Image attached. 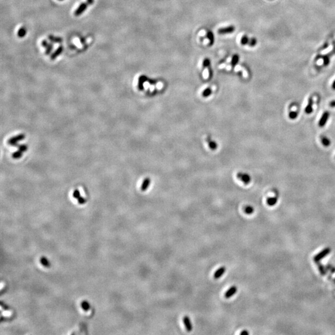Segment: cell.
Instances as JSON below:
<instances>
[{
    "instance_id": "1",
    "label": "cell",
    "mask_w": 335,
    "mask_h": 335,
    "mask_svg": "<svg viewBox=\"0 0 335 335\" xmlns=\"http://www.w3.org/2000/svg\"><path fill=\"white\" fill-rule=\"evenodd\" d=\"M331 251V249L330 248H326L324 249H323L322 251H320L318 254H316L314 257L313 258V261L315 262H320V260H321L322 259H323L324 258H325L327 255L329 254L330 253Z\"/></svg>"
},
{
    "instance_id": "2",
    "label": "cell",
    "mask_w": 335,
    "mask_h": 335,
    "mask_svg": "<svg viewBox=\"0 0 335 335\" xmlns=\"http://www.w3.org/2000/svg\"><path fill=\"white\" fill-rule=\"evenodd\" d=\"M25 139V135L24 134H19L15 137H13L8 140V144L12 146H17V142L21 141Z\"/></svg>"
},
{
    "instance_id": "3",
    "label": "cell",
    "mask_w": 335,
    "mask_h": 335,
    "mask_svg": "<svg viewBox=\"0 0 335 335\" xmlns=\"http://www.w3.org/2000/svg\"><path fill=\"white\" fill-rule=\"evenodd\" d=\"M236 177L240 180H241L245 185H248L251 182V177L249 174L246 173H238L236 174Z\"/></svg>"
},
{
    "instance_id": "4",
    "label": "cell",
    "mask_w": 335,
    "mask_h": 335,
    "mask_svg": "<svg viewBox=\"0 0 335 335\" xmlns=\"http://www.w3.org/2000/svg\"><path fill=\"white\" fill-rule=\"evenodd\" d=\"M329 117H330V113H329V112H328V111L324 112V113L322 114V116H321L320 119L319 121V122H318L319 127H323L326 125L328 119H329Z\"/></svg>"
},
{
    "instance_id": "5",
    "label": "cell",
    "mask_w": 335,
    "mask_h": 335,
    "mask_svg": "<svg viewBox=\"0 0 335 335\" xmlns=\"http://www.w3.org/2000/svg\"><path fill=\"white\" fill-rule=\"evenodd\" d=\"M235 31V27L234 25H230L226 28H220L218 30V33L219 34H232Z\"/></svg>"
},
{
    "instance_id": "6",
    "label": "cell",
    "mask_w": 335,
    "mask_h": 335,
    "mask_svg": "<svg viewBox=\"0 0 335 335\" xmlns=\"http://www.w3.org/2000/svg\"><path fill=\"white\" fill-rule=\"evenodd\" d=\"M88 8V3H82L80 4V5L78 6V8L76 9V11L74 12V15L76 16H80L81 15H82L83 12L86 11V9Z\"/></svg>"
},
{
    "instance_id": "7",
    "label": "cell",
    "mask_w": 335,
    "mask_h": 335,
    "mask_svg": "<svg viewBox=\"0 0 335 335\" xmlns=\"http://www.w3.org/2000/svg\"><path fill=\"white\" fill-rule=\"evenodd\" d=\"M182 321L186 327V330L188 332L191 331L193 330V325L190 318L188 316H185L182 318Z\"/></svg>"
},
{
    "instance_id": "8",
    "label": "cell",
    "mask_w": 335,
    "mask_h": 335,
    "mask_svg": "<svg viewBox=\"0 0 335 335\" xmlns=\"http://www.w3.org/2000/svg\"><path fill=\"white\" fill-rule=\"evenodd\" d=\"M313 99L312 97H310L308 100V104L305 108V113L307 114H310L313 113Z\"/></svg>"
},
{
    "instance_id": "9",
    "label": "cell",
    "mask_w": 335,
    "mask_h": 335,
    "mask_svg": "<svg viewBox=\"0 0 335 335\" xmlns=\"http://www.w3.org/2000/svg\"><path fill=\"white\" fill-rule=\"evenodd\" d=\"M225 271H226V267L225 266L220 267L215 272V273L214 274V279H218L220 278L222 276V275L225 274Z\"/></svg>"
},
{
    "instance_id": "10",
    "label": "cell",
    "mask_w": 335,
    "mask_h": 335,
    "mask_svg": "<svg viewBox=\"0 0 335 335\" xmlns=\"http://www.w3.org/2000/svg\"><path fill=\"white\" fill-rule=\"evenodd\" d=\"M237 292V287L236 286H233L232 287H231L230 288H229V289L226 292V293L225 294V297L226 299H229L232 297V296L236 293Z\"/></svg>"
},
{
    "instance_id": "11",
    "label": "cell",
    "mask_w": 335,
    "mask_h": 335,
    "mask_svg": "<svg viewBox=\"0 0 335 335\" xmlns=\"http://www.w3.org/2000/svg\"><path fill=\"white\" fill-rule=\"evenodd\" d=\"M148 81V78L145 75H141L139 78V82H138V88L140 90H143L144 89L143 84L145 81Z\"/></svg>"
},
{
    "instance_id": "12",
    "label": "cell",
    "mask_w": 335,
    "mask_h": 335,
    "mask_svg": "<svg viewBox=\"0 0 335 335\" xmlns=\"http://www.w3.org/2000/svg\"><path fill=\"white\" fill-rule=\"evenodd\" d=\"M63 50V46H62V45L59 46V47H58V49L54 52L53 54H52L51 55V56H50V59H51V60H55V59H56V58H57V57H58L59 55L62 54Z\"/></svg>"
},
{
    "instance_id": "13",
    "label": "cell",
    "mask_w": 335,
    "mask_h": 335,
    "mask_svg": "<svg viewBox=\"0 0 335 335\" xmlns=\"http://www.w3.org/2000/svg\"><path fill=\"white\" fill-rule=\"evenodd\" d=\"M207 37L209 41V46H212L214 44V34L211 31H208L207 32Z\"/></svg>"
},
{
    "instance_id": "14",
    "label": "cell",
    "mask_w": 335,
    "mask_h": 335,
    "mask_svg": "<svg viewBox=\"0 0 335 335\" xmlns=\"http://www.w3.org/2000/svg\"><path fill=\"white\" fill-rule=\"evenodd\" d=\"M206 141L208 143V145H209V147L211 148L212 150H215L217 148V144L215 142V141H213L211 139V138L209 136L207 137Z\"/></svg>"
},
{
    "instance_id": "15",
    "label": "cell",
    "mask_w": 335,
    "mask_h": 335,
    "mask_svg": "<svg viewBox=\"0 0 335 335\" xmlns=\"http://www.w3.org/2000/svg\"><path fill=\"white\" fill-rule=\"evenodd\" d=\"M320 139H321V143H322L325 147H329L331 145V141L329 139H328V137H326L325 136H321Z\"/></svg>"
},
{
    "instance_id": "16",
    "label": "cell",
    "mask_w": 335,
    "mask_h": 335,
    "mask_svg": "<svg viewBox=\"0 0 335 335\" xmlns=\"http://www.w3.org/2000/svg\"><path fill=\"white\" fill-rule=\"evenodd\" d=\"M267 204L269 206H274L278 202L277 197H273V198H269L266 200Z\"/></svg>"
},
{
    "instance_id": "17",
    "label": "cell",
    "mask_w": 335,
    "mask_h": 335,
    "mask_svg": "<svg viewBox=\"0 0 335 335\" xmlns=\"http://www.w3.org/2000/svg\"><path fill=\"white\" fill-rule=\"evenodd\" d=\"M150 185V178H146L144 179L142 186H141V189L143 191H145V190L148 189V187H149Z\"/></svg>"
},
{
    "instance_id": "18",
    "label": "cell",
    "mask_w": 335,
    "mask_h": 335,
    "mask_svg": "<svg viewBox=\"0 0 335 335\" xmlns=\"http://www.w3.org/2000/svg\"><path fill=\"white\" fill-rule=\"evenodd\" d=\"M48 38L52 42H54V43H62V41H63V39L61 37H55V36H52V35L49 36Z\"/></svg>"
},
{
    "instance_id": "19",
    "label": "cell",
    "mask_w": 335,
    "mask_h": 335,
    "mask_svg": "<svg viewBox=\"0 0 335 335\" xmlns=\"http://www.w3.org/2000/svg\"><path fill=\"white\" fill-rule=\"evenodd\" d=\"M317 267L318 268V270H319L320 274L322 275H325L326 274V267L322 264H321L320 262H317Z\"/></svg>"
},
{
    "instance_id": "20",
    "label": "cell",
    "mask_w": 335,
    "mask_h": 335,
    "mask_svg": "<svg viewBox=\"0 0 335 335\" xmlns=\"http://www.w3.org/2000/svg\"><path fill=\"white\" fill-rule=\"evenodd\" d=\"M27 34V30L24 27L21 28L17 31V36L20 38L24 37Z\"/></svg>"
},
{
    "instance_id": "21",
    "label": "cell",
    "mask_w": 335,
    "mask_h": 335,
    "mask_svg": "<svg viewBox=\"0 0 335 335\" xmlns=\"http://www.w3.org/2000/svg\"><path fill=\"white\" fill-rule=\"evenodd\" d=\"M239 60H240L239 55H237V54H235V55L233 56L232 59V61H231V64H232V67H235L236 65L238 64V62H239Z\"/></svg>"
},
{
    "instance_id": "22",
    "label": "cell",
    "mask_w": 335,
    "mask_h": 335,
    "mask_svg": "<svg viewBox=\"0 0 335 335\" xmlns=\"http://www.w3.org/2000/svg\"><path fill=\"white\" fill-rule=\"evenodd\" d=\"M249 40H250V39H249L246 35H244L243 36H242L241 39V41H240L241 44L243 45H248Z\"/></svg>"
},
{
    "instance_id": "23",
    "label": "cell",
    "mask_w": 335,
    "mask_h": 335,
    "mask_svg": "<svg viewBox=\"0 0 335 335\" xmlns=\"http://www.w3.org/2000/svg\"><path fill=\"white\" fill-rule=\"evenodd\" d=\"M244 212L248 215L252 214L254 212V208L251 206H246L244 207Z\"/></svg>"
},
{
    "instance_id": "24",
    "label": "cell",
    "mask_w": 335,
    "mask_h": 335,
    "mask_svg": "<svg viewBox=\"0 0 335 335\" xmlns=\"http://www.w3.org/2000/svg\"><path fill=\"white\" fill-rule=\"evenodd\" d=\"M41 264H42L44 266H45V267H49L50 266V263L49 262V260H48L47 258H45V257L41 258Z\"/></svg>"
},
{
    "instance_id": "25",
    "label": "cell",
    "mask_w": 335,
    "mask_h": 335,
    "mask_svg": "<svg viewBox=\"0 0 335 335\" xmlns=\"http://www.w3.org/2000/svg\"><path fill=\"white\" fill-rule=\"evenodd\" d=\"M212 93V89L211 88H207L202 92V96H203L204 97H207V96L211 95Z\"/></svg>"
},
{
    "instance_id": "26",
    "label": "cell",
    "mask_w": 335,
    "mask_h": 335,
    "mask_svg": "<svg viewBox=\"0 0 335 335\" xmlns=\"http://www.w3.org/2000/svg\"><path fill=\"white\" fill-rule=\"evenodd\" d=\"M81 307L84 311H88L90 308V304L87 301H83L81 303Z\"/></svg>"
},
{
    "instance_id": "27",
    "label": "cell",
    "mask_w": 335,
    "mask_h": 335,
    "mask_svg": "<svg viewBox=\"0 0 335 335\" xmlns=\"http://www.w3.org/2000/svg\"><path fill=\"white\" fill-rule=\"evenodd\" d=\"M22 155H23V152H21L20 150H18V151H17V152H16L13 153L12 156L14 159H19L22 156Z\"/></svg>"
},
{
    "instance_id": "28",
    "label": "cell",
    "mask_w": 335,
    "mask_h": 335,
    "mask_svg": "<svg viewBox=\"0 0 335 335\" xmlns=\"http://www.w3.org/2000/svg\"><path fill=\"white\" fill-rule=\"evenodd\" d=\"M299 113H297V111H291L289 114H288V117L291 119H295L298 116Z\"/></svg>"
},
{
    "instance_id": "29",
    "label": "cell",
    "mask_w": 335,
    "mask_h": 335,
    "mask_svg": "<svg viewBox=\"0 0 335 335\" xmlns=\"http://www.w3.org/2000/svg\"><path fill=\"white\" fill-rule=\"evenodd\" d=\"M53 47H54L53 44H49L48 45L47 47H46V50H45V55H50V54L51 53V52H52V49H53Z\"/></svg>"
},
{
    "instance_id": "30",
    "label": "cell",
    "mask_w": 335,
    "mask_h": 335,
    "mask_svg": "<svg viewBox=\"0 0 335 335\" xmlns=\"http://www.w3.org/2000/svg\"><path fill=\"white\" fill-rule=\"evenodd\" d=\"M210 65H211V60L209 58H205L203 61V67L204 68H209Z\"/></svg>"
},
{
    "instance_id": "31",
    "label": "cell",
    "mask_w": 335,
    "mask_h": 335,
    "mask_svg": "<svg viewBox=\"0 0 335 335\" xmlns=\"http://www.w3.org/2000/svg\"><path fill=\"white\" fill-rule=\"evenodd\" d=\"M257 44V40L256 38H251L250 39V40H249V42L248 43V45L250 46V47H254V46Z\"/></svg>"
},
{
    "instance_id": "32",
    "label": "cell",
    "mask_w": 335,
    "mask_h": 335,
    "mask_svg": "<svg viewBox=\"0 0 335 335\" xmlns=\"http://www.w3.org/2000/svg\"><path fill=\"white\" fill-rule=\"evenodd\" d=\"M19 148V150H20L21 152H22L23 153L24 152H26L28 150V145H17V147Z\"/></svg>"
},
{
    "instance_id": "33",
    "label": "cell",
    "mask_w": 335,
    "mask_h": 335,
    "mask_svg": "<svg viewBox=\"0 0 335 335\" xmlns=\"http://www.w3.org/2000/svg\"><path fill=\"white\" fill-rule=\"evenodd\" d=\"M73 196L74 198H75V199H78L80 198V197H81L80 192L79 191V190H78V189H75V190H74L73 193Z\"/></svg>"
},
{
    "instance_id": "34",
    "label": "cell",
    "mask_w": 335,
    "mask_h": 335,
    "mask_svg": "<svg viewBox=\"0 0 335 335\" xmlns=\"http://www.w3.org/2000/svg\"><path fill=\"white\" fill-rule=\"evenodd\" d=\"M326 267H327V269H328V270H329L331 273H335V267L333 266L332 265H327Z\"/></svg>"
},
{
    "instance_id": "35",
    "label": "cell",
    "mask_w": 335,
    "mask_h": 335,
    "mask_svg": "<svg viewBox=\"0 0 335 335\" xmlns=\"http://www.w3.org/2000/svg\"><path fill=\"white\" fill-rule=\"evenodd\" d=\"M77 200H78V202L79 203H80V204H84V203H86V199H85L83 198H82L81 196L80 198H79L78 199H77Z\"/></svg>"
},
{
    "instance_id": "36",
    "label": "cell",
    "mask_w": 335,
    "mask_h": 335,
    "mask_svg": "<svg viewBox=\"0 0 335 335\" xmlns=\"http://www.w3.org/2000/svg\"><path fill=\"white\" fill-rule=\"evenodd\" d=\"M49 44L48 43V42H47V41H46V40H44V41H42V45L44 47H45V48H46V47H47Z\"/></svg>"
},
{
    "instance_id": "37",
    "label": "cell",
    "mask_w": 335,
    "mask_h": 335,
    "mask_svg": "<svg viewBox=\"0 0 335 335\" xmlns=\"http://www.w3.org/2000/svg\"><path fill=\"white\" fill-rule=\"evenodd\" d=\"M330 106L332 108H335V100L332 101L330 102Z\"/></svg>"
},
{
    "instance_id": "38",
    "label": "cell",
    "mask_w": 335,
    "mask_h": 335,
    "mask_svg": "<svg viewBox=\"0 0 335 335\" xmlns=\"http://www.w3.org/2000/svg\"><path fill=\"white\" fill-rule=\"evenodd\" d=\"M240 334H243V335H248L249 334V332L247 330H243L242 332L240 333Z\"/></svg>"
},
{
    "instance_id": "39",
    "label": "cell",
    "mask_w": 335,
    "mask_h": 335,
    "mask_svg": "<svg viewBox=\"0 0 335 335\" xmlns=\"http://www.w3.org/2000/svg\"><path fill=\"white\" fill-rule=\"evenodd\" d=\"M86 1L88 4H93L94 3V0H86Z\"/></svg>"
},
{
    "instance_id": "40",
    "label": "cell",
    "mask_w": 335,
    "mask_h": 335,
    "mask_svg": "<svg viewBox=\"0 0 335 335\" xmlns=\"http://www.w3.org/2000/svg\"><path fill=\"white\" fill-rule=\"evenodd\" d=\"M332 88H333L334 90H335V80L333 81V84H332Z\"/></svg>"
},
{
    "instance_id": "41",
    "label": "cell",
    "mask_w": 335,
    "mask_h": 335,
    "mask_svg": "<svg viewBox=\"0 0 335 335\" xmlns=\"http://www.w3.org/2000/svg\"><path fill=\"white\" fill-rule=\"evenodd\" d=\"M334 283H335V279H334Z\"/></svg>"
},
{
    "instance_id": "42",
    "label": "cell",
    "mask_w": 335,
    "mask_h": 335,
    "mask_svg": "<svg viewBox=\"0 0 335 335\" xmlns=\"http://www.w3.org/2000/svg\"><path fill=\"white\" fill-rule=\"evenodd\" d=\"M59 1H63V0H59Z\"/></svg>"
}]
</instances>
